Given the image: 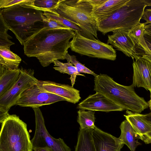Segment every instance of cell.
Segmentation results:
<instances>
[{
  "instance_id": "cell-1",
  "label": "cell",
  "mask_w": 151,
  "mask_h": 151,
  "mask_svg": "<svg viewBox=\"0 0 151 151\" xmlns=\"http://www.w3.org/2000/svg\"><path fill=\"white\" fill-rule=\"evenodd\" d=\"M75 34L71 29L43 27L24 43V54L29 57H36L42 67H47L56 60L65 59L70 40Z\"/></svg>"
},
{
  "instance_id": "cell-2",
  "label": "cell",
  "mask_w": 151,
  "mask_h": 151,
  "mask_svg": "<svg viewBox=\"0 0 151 151\" xmlns=\"http://www.w3.org/2000/svg\"><path fill=\"white\" fill-rule=\"evenodd\" d=\"M35 0H25L12 6L0 9L1 14L10 30L20 44L44 27L43 12L35 6Z\"/></svg>"
},
{
  "instance_id": "cell-3",
  "label": "cell",
  "mask_w": 151,
  "mask_h": 151,
  "mask_svg": "<svg viewBox=\"0 0 151 151\" xmlns=\"http://www.w3.org/2000/svg\"><path fill=\"white\" fill-rule=\"evenodd\" d=\"M93 90L101 93L124 110L140 113L149 107L144 99L135 93L132 85H121L106 74L95 77Z\"/></svg>"
},
{
  "instance_id": "cell-4",
  "label": "cell",
  "mask_w": 151,
  "mask_h": 151,
  "mask_svg": "<svg viewBox=\"0 0 151 151\" xmlns=\"http://www.w3.org/2000/svg\"><path fill=\"white\" fill-rule=\"evenodd\" d=\"M92 6L88 0H59L53 10L60 16L78 25L88 38H98V26L91 15Z\"/></svg>"
},
{
  "instance_id": "cell-5",
  "label": "cell",
  "mask_w": 151,
  "mask_h": 151,
  "mask_svg": "<svg viewBox=\"0 0 151 151\" xmlns=\"http://www.w3.org/2000/svg\"><path fill=\"white\" fill-rule=\"evenodd\" d=\"M146 0H129L108 18L101 21L98 31L105 35L121 29L129 32L140 23L145 8Z\"/></svg>"
},
{
  "instance_id": "cell-6",
  "label": "cell",
  "mask_w": 151,
  "mask_h": 151,
  "mask_svg": "<svg viewBox=\"0 0 151 151\" xmlns=\"http://www.w3.org/2000/svg\"><path fill=\"white\" fill-rule=\"evenodd\" d=\"M0 151H33L27 125L15 114H9L1 123Z\"/></svg>"
},
{
  "instance_id": "cell-7",
  "label": "cell",
  "mask_w": 151,
  "mask_h": 151,
  "mask_svg": "<svg viewBox=\"0 0 151 151\" xmlns=\"http://www.w3.org/2000/svg\"><path fill=\"white\" fill-rule=\"evenodd\" d=\"M70 46L72 51L81 55L113 61L116 59V51L112 45L86 38L78 32H75Z\"/></svg>"
},
{
  "instance_id": "cell-8",
  "label": "cell",
  "mask_w": 151,
  "mask_h": 151,
  "mask_svg": "<svg viewBox=\"0 0 151 151\" xmlns=\"http://www.w3.org/2000/svg\"><path fill=\"white\" fill-rule=\"evenodd\" d=\"M20 73L16 83L6 93L0 97V122L2 123L9 114L10 108L16 105L22 93L38 80L34 76V70L20 69Z\"/></svg>"
},
{
  "instance_id": "cell-9",
  "label": "cell",
  "mask_w": 151,
  "mask_h": 151,
  "mask_svg": "<svg viewBox=\"0 0 151 151\" xmlns=\"http://www.w3.org/2000/svg\"><path fill=\"white\" fill-rule=\"evenodd\" d=\"M32 109L34 111L35 120V132L31 140L33 148L47 147L51 151H71L63 139L54 138L49 133L40 107Z\"/></svg>"
},
{
  "instance_id": "cell-10",
  "label": "cell",
  "mask_w": 151,
  "mask_h": 151,
  "mask_svg": "<svg viewBox=\"0 0 151 151\" xmlns=\"http://www.w3.org/2000/svg\"><path fill=\"white\" fill-rule=\"evenodd\" d=\"M61 101H66L64 98L48 92L37 83L24 91L16 105L33 108L50 105Z\"/></svg>"
},
{
  "instance_id": "cell-11",
  "label": "cell",
  "mask_w": 151,
  "mask_h": 151,
  "mask_svg": "<svg viewBox=\"0 0 151 151\" xmlns=\"http://www.w3.org/2000/svg\"><path fill=\"white\" fill-rule=\"evenodd\" d=\"M77 108L80 109L106 112L124 110L122 107L98 92L89 95L78 104Z\"/></svg>"
},
{
  "instance_id": "cell-12",
  "label": "cell",
  "mask_w": 151,
  "mask_h": 151,
  "mask_svg": "<svg viewBox=\"0 0 151 151\" xmlns=\"http://www.w3.org/2000/svg\"><path fill=\"white\" fill-rule=\"evenodd\" d=\"M133 86L143 87L149 90L151 94V61L140 55L133 63Z\"/></svg>"
},
{
  "instance_id": "cell-13",
  "label": "cell",
  "mask_w": 151,
  "mask_h": 151,
  "mask_svg": "<svg viewBox=\"0 0 151 151\" xmlns=\"http://www.w3.org/2000/svg\"><path fill=\"white\" fill-rule=\"evenodd\" d=\"M128 32L119 29L108 35L107 43L110 44L117 50L121 51L133 60L139 56L137 52L136 45L128 35Z\"/></svg>"
},
{
  "instance_id": "cell-14",
  "label": "cell",
  "mask_w": 151,
  "mask_h": 151,
  "mask_svg": "<svg viewBox=\"0 0 151 151\" xmlns=\"http://www.w3.org/2000/svg\"><path fill=\"white\" fill-rule=\"evenodd\" d=\"M129 0H88L92 9L91 15L98 26L99 22L111 16Z\"/></svg>"
},
{
  "instance_id": "cell-15",
  "label": "cell",
  "mask_w": 151,
  "mask_h": 151,
  "mask_svg": "<svg viewBox=\"0 0 151 151\" xmlns=\"http://www.w3.org/2000/svg\"><path fill=\"white\" fill-rule=\"evenodd\" d=\"M38 83L47 91L62 97L68 102L75 104L81 99L80 91L68 85L39 80Z\"/></svg>"
},
{
  "instance_id": "cell-16",
  "label": "cell",
  "mask_w": 151,
  "mask_h": 151,
  "mask_svg": "<svg viewBox=\"0 0 151 151\" xmlns=\"http://www.w3.org/2000/svg\"><path fill=\"white\" fill-rule=\"evenodd\" d=\"M92 137L96 151H120L124 145L118 138L96 127L93 132Z\"/></svg>"
},
{
  "instance_id": "cell-17",
  "label": "cell",
  "mask_w": 151,
  "mask_h": 151,
  "mask_svg": "<svg viewBox=\"0 0 151 151\" xmlns=\"http://www.w3.org/2000/svg\"><path fill=\"white\" fill-rule=\"evenodd\" d=\"M119 127L121 133L119 139L131 151H135L137 146L141 145L138 142V136L135 130L126 119L121 123Z\"/></svg>"
},
{
  "instance_id": "cell-18",
  "label": "cell",
  "mask_w": 151,
  "mask_h": 151,
  "mask_svg": "<svg viewBox=\"0 0 151 151\" xmlns=\"http://www.w3.org/2000/svg\"><path fill=\"white\" fill-rule=\"evenodd\" d=\"M10 47L8 46H0V71L5 69L19 68L22 59L11 51Z\"/></svg>"
},
{
  "instance_id": "cell-19",
  "label": "cell",
  "mask_w": 151,
  "mask_h": 151,
  "mask_svg": "<svg viewBox=\"0 0 151 151\" xmlns=\"http://www.w3.org/2000/svg\"><path fill=\"white\" fill-rule=\"evenodd\" d=\"M126 112L127 115L124 116L135 130L138 139L151 131V124L142 117V114L129 110H127Z\"/></svg>"
},
{
  "instance_id": "cell-20",
  "label": "cell",
  "mask_w": 151,
  "mask_h": 151,
  "mask_svg": "<svg viewBox=\"0 0 151 151\" xmlns=\"http://www.w3.org/2000/svg\"><path fill=\"white\" fill-rule=\"evenodd\" d=\"M20 73L19 68L0 71V97L6 93L16 83Z\"/></svg>"
},
{
  "instance_id": "cell-21",
  "label": "cell",
  "mask_w": 151,
  "mask_h": 151,
  "mask_svg": "<svg viewBox=\"0 0 151 151\" xmlns=\"http://www.w3.org/2000/svg\"><path fill=\"white\" fill-rule=\"evenodd\" d=\"M145 26L144 23H140L128 33L129 36L136 45L137 51L139 54L146 53L148 51L144 37Z\"/></svg>"
},
{
  "instance_id": "cell-22",
  "label": "cell",
  "mask_w": 151,
  "mask_h": 151,
  "mask_svg": "<svg viewBox=\"0 0 151 151\" xmlns=\"http://www.w3.org/2000/svg\"><path fill=\"white\" fill-rule=\"evenodd\" d=\"M93 130L80 129L75 151H96L92 137Z\"/></svg>"
},
{
  "instance_id": "cell-23",
  "label": "cell",
  "mask_w": 151,
  "mask_h": 151,
  "mask_svg": "<svg viewBox=\"0 0 151 151\" xmlns=\"http://www.w3.org/2000/svg\"><path fill=\"white\" fill-rule=\"evenodd\" d=\"M53 63L54 64L53 68L55 70L61 73H67L70 75V79L73 87L75 84L77 76H85L84 75L79 73L76 68L70 62L63 63L59 60H56Z\"/></svg>"
},
{
  "instance_id": "cell-24",
  "label": "cell",
  "mask_w": 151,
  "mask_h": 151,
  "mask_svg": "<svg viewBox=\"0 0 151 151\" xmlns=\"http://www.w3.org/2000/svg\"><path fill=\"white\" fill-rule=\"evenodd\" d=\"M77 121L81 129H94L96 126L94 125L95 117V112L80 109L77 112Z\"/></svg>"
},
{
  "instance_id": "cell-25",
  "label": "cell",
  "mask_w": 151,
  "mask_h": 151,
  "mask_svg": "<svg viewBox=\"0 0 151 151\" xmlns=\"http://www.w3.org/2000/svg\"><path fill=\"white\" fill-rule=\"evenodd\" d=\"M43 14L47 17L62 24L75 32H79L81 35L88 38L86 35L78 25L60 16L54 10L44 12Z\"/></svg>"
},
{
  "instance_id": "cell-26",
  "label": "cell",
  "mask_w": 151,
  "mask_h": 151,
  "mask_svg": "<svg viewBox=\"0 0 151 151\" xmlns=\"http://www.w3.org/2000/svg\"><path fill=\"white\" fill-rule=\"evenodd\" d=\"M9 28L5 23L2 16L0 14V46L10 47L15 44L10 40L12 38L7 33Z\"/></svg>"
},
{
  "instance_id": "cell-27",
  "label": "cell",
  "mask_w": 151,
  "mask_h": 151,
  "mask_svg": "<svg viewBox=\"0 0 151 151\" xmlns=\"http://www.w3.org/2000/svg\"><path fill=\"white\" fill-rule=\"evenodd\" d=\"M65 59L67 60V62H70L74 65L79 73H83L91 74L93 75L95 77L98 75L87 68L84 64L80 63L77 60L75 55H70L67 52L65 55Z\"/></svg>"
},
{
  "instance_id": "cell-28",
  "label": "cell",
  "mask_w": 151,
  "mask_h": 151,
  "mask_svg": "<svg viewBox=\"0 0 151 151\" xmlns=\"http://www.w3.org/2000/svg\"><path fill=\"white\" fill-rule=\"evenodd\" d=\"M59 0H35V6L43 12L52 10L57 6Z\"/></svg>"
},
{
  "instance_id": "cell-29",
  "label": "cell",
  "mask_w": 151,
  "mask_h": 151,
  "mask_svg": "<svg viewBox=\"0 0 151 151\" xmlns=\"http://www.w3.org/2000/svg\"><path fill=\"white\" fill-rule=\"evenodd\" d=\"M43 21L44 27L48 29H71L62 24L44 15L43 16Z\"/></svg>"
},
{
  "instance_id": "cell-30",
  "label": "cell",
  "mask_w": 151,
  "mask_h": 151,
  "mask_svg": "<svg viewBox=\"0 0 151 151\" xmlns=\"http://www.w3.org/2000/svg\"><path fill=\"white\" fill-rule=\"evenodd\" d=\"M144 37L148 48V51L146 53L140 54L139 55H143L151 60V32L145 30Z\"/></svg>"
},
{
  "instance_id": "cell-31",
  "label": "cell",
  "mask_w": 151,
  "mask_h": 151,
  "mask_svg": "<svg viewBox=\"0 0 151 151\" xmlns=\"http://www.w3.org/2000/svg\"><path fill=\"white\" fill-rule=\"evenodd\" d=\"M25 0H0V9H3L12 6L24 1Z\"/></svg>"
},
{
  "instance_id": "cell-32",
  "label": "cell",
  "mask_w": 151,
  "mask_h": 151,
  "mask_svg": "<svg viewBox=\"0 0 151 151\" xmlns=\"http://www.w3.org/2000/svg\"><path fill=\"white\" fill-rule=\"evenodd\" d=\"M141 19L146 21L144 23L145 25L151 23V9H147L144 10Z\"/></svg>"
},
{
  "instance_id": "cell-33",
  "label": "cell",
  "mask_w": 151,
  "mask_h": 151,
  "mask_svg": "<svg viewBox=\"0 0 151 151\" xmlns=\"http://www.w3.org/2000/svg\"><path fill=\"white\" fill-rule=\"evenodd\" d=\"M139 139L143 141L146 144L151 143V131L142 135Z\"/></svg>"
},
{
  "instance_id": "cell-34",
  "label": "cell",
  "mask_w": 151,
  "mask_h": 151,
  "mask_svg": "<svg viewBox=\"0 0 151 151\" xmlns=\"http://www.w3.org/2000/svg\"><path fill=\"white\" fill-rule=\"evenodd\" d=\"M142 116L144 119L151 124V112L145 114H142Z\"/></svg>"
},
{
  "instance_id": "cell-35",
  "label": "cell",
  "mask_w": 151,
  "mask_h": 151,
  "mask_svg": "<svg viewBox=\"0 0 151 151\" xmlns=\"http://www.w3.org/2000/svg\"><path fill=\"white\" fill-rule=\"evenodd\" d=\"M33 150L34 151H51L47 147H36L33 148Z\"/></svg>"
},
{
  "instance_id": "cell-36",
  "label": "cell",
  "mask_w": 151,
  "mask_h": 151,
  "mask_svg": "<svg viewBox=\"0 0 151 151\" xmlns=\"http://www.w3.org/2000/svg\"><path fill=\"white\" fill-rule=\"evenodd\" d=\"M145 28V31L151 32V23L146 25Z\"/></svg>"
},
{
  "instance_id": "cell-37",
  "label": "cell",
  "mask_w": 151,
  "mask_h": 151,
  "mask_svg": "<svg viewBox=\"0 0 151 151\" xmlns=\"http://www.w3.org/2000/svg\"><path fill=\"white\" fill-rule=\"evenodd\" d=\"M147 103L149 105V108L151 111V94L150 95V99L147 102Z\"/></svg>"
},
{
  "instance_id": "cell-38",
  "label": "cell",
  "mask_w": 151,
  "mask_h": 151,
  "mask_svg": "<svg viewBox=\"0 0 151 151\" xmlns=\"http://www.w3.org/2000/svg\"></svg>"
}]
</instances>
